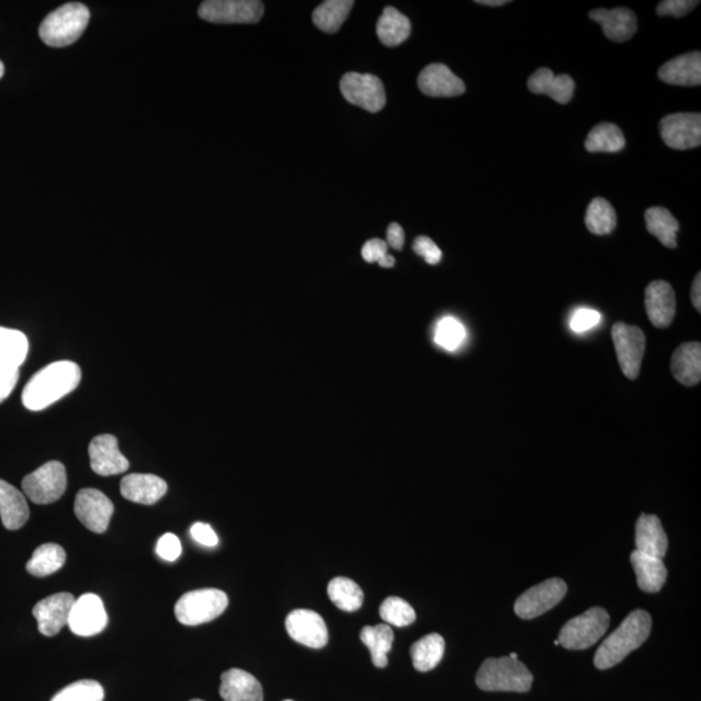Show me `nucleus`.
<instances>
[{
	"mask_svg": "<svg viewBox=\"0 0 701 701\" xmlns=\"http://www.w3.org/2000/svg\"><path fill=\"white\" fill-rule=\"evenodd\" d=\"M81 368L73 361H56L30 378L23 391V404L29 411H42L65 395L71 394L81 382Z\"/></svg>",
	"mask_w": 701,
	"mask_h": 701,
	"instance_id": "obj_1",
	"label": "nucleus"
},
{
	"mask_svg": "<svg viewBox=\"0 0 701 701\" xmlns=\"http://www.w3.org/2000/svg\"><path fill=\"white\" fill-rule=\"evenodd\" d=\"M651 628L652 618L646 611L637 609L631 612L596 651V668L605 670L620 664L629 653L646 642L650 637Z\"/></svg>",
	"mask_w": 701,
	"mask_h": 701,
	"instance_id": "obj_2",
	"label": "nucleus"
},
{
	"mask_svg": "<svg viewBox=\"0 0 701 701\" xmlns=\"http://www.w3.org/2000/svg\"><path fill=\"white\" fill-rule=\"evenodd\" d=\"M90 21L89 8L82 3H67L47 15L39 26V37L47 46L62 49L73 45Z\"/></svg>",
	"mask_w": 701,
	"mask_h": 701,
	"instance_id": "obj_3",
	"label": "nucleus"
},
{
	"mask_svg": "<svg viewBox=\"0 0 701 701\" xmlns=\"http://www.w3.org/2000/svg\"><path fill=\"white\" fill-rule=\"evenodd\" d=\"M477 686L483 691L528 692L533 674L518 659H487L478 670Z\"/></svg>",
	"mask_w": 701,
	"mask_h": 701,
	"instance_id": "obj_4",
	"label": "nucleus"
},
{
	"mask_svg": "<svg viewBox=\"0 0 701 701\" xmlns=\"http://www.w3.org/2000/svg\"><path fill=\"white\" fill-rule=\"evenodd\" d=\"M229 599L224 591L202 589L182 595L174 607L177 620L186 626L207 624L220 617L228 608Z\"/></svg>",
	"mask_w": 701,
	"mask_h": 701,
	"instance_id": "obj_5",
	"label": "nucleus"
},
{
	"mask_svg": "<svg viewBox=\"0 0 701 701\" xmlns=\"http://www.w3.org/2000/svg\"><path fill=\"white\" fill-rule=\"evenodd\" d=\"M609 624L611 618L605 609L591 608L583 615L566 622L557 640L566 650H586L603 638Z\"/></svg>",
	"mask_w": 701,
	"mask_h": 701,
	"instance_id": "obj_6",
	"label": "nucleus"
},
{
	"mask_svg": "<svg viewBox=\"0 0 701 701\" xmlns=\"http://www.w3.org/2000/svg\"><path fill=\"white\" fill-rule=\"evenodd\" d=\"M67 490V470L60 461H49L23 480L26 498L39 505L58 502Z\"/></svg>",
	"mask_w": 701,
	"mask_h": 701,
	"instance_id": "obj_7",
	"label": "nucleus"
},
{
	"mask_svg": "<svg viewBox=\"0 0 701 701\" xmlns=\"http://www.w3.org/2000/svg\"><path fill=\"white\" fill-rule=\"evenodd\" d=\"M199 17L216 24H255L264 15L259 0H207L200 4Z\"/></svg>",
	"mask_w": 701,
	"mask_h": 701,
	"instance_id": "obj_8",
	"label": "nucleus"
},
{
	"mask_svg": "<svg viewBox=\"0 0 701 701\" xmlns=\"http://www.w3.org/2000/svg\"><path fill=\"white\" fill-rule=\"evenodd\" d=\"M339 87L348 103L365 111L377 113L386 106L385 87L374 74L346 73Z\"/></svg>",
	"mask_w": 701,
	"mask_h": 701,
	"instance_id": "obj_9",
	"label": "nucleus"
},
{
	"mask_svg": "<svg viewBox=\"0 0 701 701\" xmlns=\"http://www.w3.org/2000/svg\"><path fill=\"white\" fill-rule=\"evenodd\" d=\"M568 586L560 578L547 579L539 585L531 587L517 599L516 615L522 620H533L544 615L564 599Z\"/></svg>",
	"mask_w": 701,
	"mask_h": 701,
	"instance_id": "obj_10",
	"label": "nucleus"
},
{
	"mask_svg": "<svg viewBox=\"0 0 701 701\" xmlns=\"http://www.w3.org/2000/svg\"><path fill=\"white\" fill-rule=\"evenodd\" d=\"M612 339L622 373L629 380H635L639 376L640 365L646 352V337L642 329L617 322L612 328Z\"/></svg>",
	"mask_w": 701,
	"mask_h": 701,
	"instance_id": "obj_11",
	"label": "nucleus"
},
{
	"mask_svg": "<svg viewBox=\"0 0 701 701\" xmlns=\"http://www.w3.org/2000/svg\"><path fill=\"white\" fill-rule=\"evenodd\" d=\"M661 138L673 150H691L701 145L700 113H673L660 123Z\"/></svg>",
	"mask_w": 701,
	"mask_h": 701,
	"instance_id": "obj_12",
	"label": "nucleus"
},
{
	"mask_svg": "<svg viewBox=\"0 0 701 701\" xmlns=\"http://www.w3.org/2000/svg\"><path fill=\"white\" fill-rule=\"evenodd\" d=\"M107 625L106 608L98 595L85 594L76 599L68 620L69 629L73 634L78 637H93L102 633Z\"/></svg>",
	"mask_w": 701,
	"mask_h": 701,
	"instance_id": "obj_13",
	"label": "nucleus"
},
{
	"mask_svg": "<svg viewBox=\"0 0 701 701\" xmlns=\"http://www.w3.org/2000/svg\"><path fill=\"white\" fill-rule=\"evenodd\" d=\"M113 511V503L99 490H81L74 500V513L78 520L93 533L102 534L108 529Z\"/></svg>",
	"mask_w": 701,
	"mask_h": 701,
	"instance_id": "obj_14",
	"label": "nucleus"
},
{
	"mask_svg": "<svg viewBox=\"0 0 701 701\" xmlns=\"http://www.w3.org/2000/svg\"><path fill=\"white\" fill-rule=\"evenodd\" d=\"M286 630L290 637L309 648L325 647L329 633L324 618L309 609H296L286 618Z\"/></svg>",
	"mask_w": 701,
	"mask_h": 701,
	"instance_id": "obj_15",
	"label": "nucleus"
},
{
	"mask_svg": "<svg viewBox=\"0 0 701 701\" xmlns=\"http://www.w3.org/2000/svg\"><path fill=\"white\" fill-rule=\"evenodd\" d=\"M76 598L69 592H59L41 600L33 608V615L38 622L39 633L45 637H55L68 625L69 613Z\"/></svg>",
	"mask_w": 701,
	"mask_h": 701,
	"instance_id": "obj_16",
	"label": "nucleus"
},
{
	"mask_svg": "<svg viewBox=\"0 0 701 701\" xmlns=\"http://www.w3.org/2000/svg\"><path fill=\"white\" fill-rule=\"evenodd\" d=\"M91 469L99 476L110 477L125 473L129 461L121 454L117 438L111 434L95 437L89 446Z\"/></svg>",
	"mask_w": 701,
	"mask_h": 701,
	"instance_id": "obj_17",
	"label": "nucleus"
},
{
	"mask_svg": "<svg viewBox=\"0 0 701 701\" xmlns=\"http://www.w3.org/2000/svg\"><path fill=\"white\" fill-rule=\"evenodd\" d=\"M422 94L433 98H454L465 93L464 82L444 64H430L419 76Z\"/></svg>",
	"mask_w": 701,
	"mask_h": 701,
	"instance_id": "obj_18",
	"label": "nucleus"
},
{
	"mask_svg": "<svg viewBox=\"0 0 701 701\" xmlns=\"http://www.w3.org/2000/svg\"><path fill=\"white\" fill-rule=\"evenodd\" d=\"M646 311L648 319L656 328H668L677 311L676 294L665 281H653L646 289Z\"/></svg>",
	"mask_w": 701,
	"mask_h": 701,
	"instance_id": "obj_19",
	"label": "nucleus"
},
{
	"mask_svg": "<svg viewBox=\"0 0 701 701\" xmlns=\"http://www.w3.org/2000/svg\"><path fill=\"white\" fill-rule=\"evenodd\" d=\"M590 19L602 25L605 37L613 42H626L634 37L638 30L637 15L629 8L618 7L613 10H594Z\"/></svg>",
	"mask_w": 701,
	"mask_h": 701,
	"instance_id": "obj_20",
	"label": "nucleus"
},
{
	"mask_svg": "<svg viewBox=\"0 0 701 701\" xmlns=\"http://www.w3.org/2000/svg\"><path fill=\"white\" fill-rule=\"evenodd\" d=\"M121 494L130 502L152 505L158 503L168 491L167 482L155 474H129L120 485Z\"/></svg>",
	"mask_w": 701,
	"mask_h": 701,
	"instance_id": "obj_21",
	"label": "nucleus"
},
{
	"mask_svg": "<svg viewBox=\"0 0 701 701\" xmlns=\"http://www.w3.org/2000/svg\"><path fill=\"white\" fill-rule=\"evenodd\" d=\"M221 698L225 701H263L260 682L242 669H230L221 676Z\"/></svg>",
	"mask_w": 701,
	"mask_h": 701,
	"instance_id": "obj_22",
	"label": "nucleus"
},
{
	"mask_svg": "<svg viewBox=\"0 0 701 701\" xmlns=\"http://www.w3.org/2000/svg\"><path fill=\"white\" fill-rule=\"evenodd\" d=\"M659 78L665 84L676 86L701 85V54L690 52L669 60L660 68Z\"/></svg>",
	"mask_w": 701,
	"mask_h": 701,
	"instance_id": "obj_23",
	"label": "nucleus"
},
{
	"mask_svg": "<svg viewBox=\"0 0 701 701\" xmlns=\"http://www.w3.org/2000/svg\"><path fill=\"white\" fill-rule=\"evenodd\" d=\"M635 544L637 551L643 554L664 559L668 552V537L659 517L653 515H640L635 528Z\"/></svg>",
	"mask_w": 701,
	"mask_h": 701,
	"instance_id": "obj_24",
	"label": "nucleus"
},
{
	"mask_svg": "<svg viewBox=\"0 0 701 701\" xmlns=\"http://www.w3.org/2000/svg\"><path fill=\"white\" fill-rule=\"evenodd\" d=\"M528 87L531 93L548 95L555 102L566 104L572 100L576 84H574L573 78L568 76V74L555 76L550 69L539 68L529 78Z\"/></svg>",
	"mask_w": 701,
	"mask_h": 701,
	"instance_id": "obj_25",
	"label": "nucleus"
},
{
	"mask_svg": "<svg viewBox=\"0 0 701 701\" xmlns=\"http://www.w3.org/2000/svg\"><path fill=\"white\" fill-rule=\"evenodd\" d=\"M29 516V505L23 492L0 480V518L4 528L19 530L28 522Z\"/></svg>",
	"mask_w": 701,
	"mask_h": 701,
	"instance_id": "obj_26",
	"label": "nucleus"
},
{
	"mask_svg": "<svg viewBox=\"0 0 701 701\" xmlns=\"http://www.w3.org/2000/svg\"><path fill=\"white\" fill-rule=\"evenodd\" d=\"M630 561L633 564L635 574H637L640 590L655 594L663 589L666 577H668V570H666L663 559H657V557L635 550L630 555Z\"/></svg>",
	"mask_w": 701,
	"mask_h": 701,
	"instance_id": "obj_27",
	"label": "nucleus"
},
{
	"mask_svg": "<svg viewBox=\"0 0 701 701\" xmlns=\"http://www.w3.org/2000/svg\"><path fill=\"white\" fill-rule=\"evenodd\" d=\"M672 373L679 383L695 386L701 380V346L699 342L679 346L672 357Z\"/></svg>",
	"mask_w": 701,
	"mask_h": 701,
	"instance_id": "obj_28",
	"label": "nucleus"
},
{
	"mask_svg": "<svg viewBox=\"0 0 701 701\" xmlns=\"http://www.w3.org/2000/svg\"><path fill=\"white\" fill-rule=\"evenodd\" d=\"M411 30V21L394 7H386L377 23L378 39L386 47L402 45L407 41Z\"/></svg>",
	"mask_w": 701,
	"mask_h": 701,
	"instance_id": "obj_29",
	"label": "nucleus"
},
{
	"mask_svg": "<svg viewBox=\"0 0 701 701\" xmlns=\"http://www.w3.org/2000/svg\"><path fill=\"white\" fill-rule=\"evenodd\" d=\"M65 560L67 554L62 546L56 543L42 544L33 552L32 559L26 564V570L38 578L51 576L63 568Z\"/></svg>",
	"mask_w": 701,
	"mask_h": 701,
	"instance_id": "obj_30",
	"label": "nucleus"
},
{
	"mask_svg": "<svg viewBox=\"0 0 701 701\" xmlns=\"http://www.w3.org/2000/svg\"><path fill=\"white\" fill-rule=\"evenodd\" d=\"M355 6L352 0H326L313 11V23L325 33H337Z\"/></svg>",
	"mask_w": 701,
	"mask_h": 701,
	"instance_id": "obj_31",
	"label": "nucleus"
},
{
	"mask_svg": "<svg viewBox=\"0 0 701 701\" xmlns=\"http://www.w3.org/2000/svg\"><path fill=\"white\" fill-rule=\"evenodd\" d=\"M361 642L369 648L373 664L377 668H386L387 655L393 648L394 633L389 625L365 626L360 633Z\"/></svg>",
	"mask_w": 701,
	"mask_h": 701,
	"instance_id": "obj_32",
	"label": "nucleus"
},
{
	"mask_svg": "<svg viewBox=\"0 0 701 701\" xmlns=\"http://www.w3.org/2000/svg\"><path fill=\"white\" fill-rule=\"evenodd\" d=\"M444 639L439 634H429L417 640L411 647L413 666L421 673L430 672L441 663L444 655Z\"/></svg>",
	"mask_w": 701,
	"mask_h": 701,
	"instance_id": "obj_33",
	"label": "nucleus"
},
{
	"mask_svg": "<svg viewBox=\"0 0 701 701\" xmlns=\"http://www.w3.org/2000/svg\"><path fill=\"white\" fill-rule=\"evenodd\" d=\"M29 352L28 338L19 330L0 326V365L20 368Z\"/></svg>",
	"mask_w": 701,
	"mask_h": 701,
	"instance_id": "obj_34",
	"label": "nucleus"
},
{
	"mask_svg": "<svg viewBox=\"0 0 701 701\" xmlns=\"http://www.w3.org/2000/svg\"><path fill=\"white\" fill-rule=\"evenodd\" d=\"M647 230L653 237L659 239L665 247L677 248L679 224L676 217L666 208L652 207L646 211Z\"/></svg>",
	"mask_w": 701,
	"mask_h": 701,
	"instance_id": "obj_35",
	"label": "nucleus"
},
{
	"mask_svg": "<svg viewBox=\"0 0 701 701\" xmlns=\"http://www.w3.org/2000/svg\"><path fill=\"white\" fill-rule=\"evenodd\" d=\"M624 133L617 125L603 123L596 125L586 138L585 147L589 152H618L624 150Z\"/></svg>",
	"mask_w": 701,
	"mask_h": 701,
	"instance_id": "obj_36",
	"label": "nucleus"
},
{
	"mask_svg": "<svg viewBox=\"0 0 701 701\" xmlns=\"http://www.w3.org/2000/svg\"><path fill=\"white\" fill-rule=\"evenodd\" d=\"M328 595L339 609L345 612H355L364 602V592L354 581L345 577H337L329 582Z\"/></svg>",
	"mask_w": 701,
	"mask_h": 701,
	"instance_id": "obj_37",
	"label": "nucleus"
},
{
	"mask_svg": "<svg viewBox=\"0 0 701 701\" xmlns=\"http://www.w3.org/2000/svg\"><path fill=\"white\" fill-rule=\"evenodd\" d=\"M617 216L612 204L603 198H595L586 212V226L592 234L607 235L616 229Z\"/></svg>",
	"mask_w": 701,
	"mask_h": 701,
	"instance_id": "obj_38",
	"label": "nucleus"
},
{
	"mask_svg": "<svg viewBox=\"0 0 701 701\" xmlns=\"http://www.w3.org/2000/svg\"><path fill=\"white\" fill-rule=\"evenodd\" d=\"M380 616L383 621L396 628L412 625L416 621V612L411 604L398 596H390L382 603Z\"/></svg>",
	"mask_w": 701,
	"mask_h": 701,
	"instance_id": "obj_39",
	"label": "nucleus"
},
{
	"mask_svg": "<svg viewBox=\"0 0 701 701\" xmlns=\"http://www.w3.org/2000/svg\"><path fill=\"white\" fill-rule=\"evenodd\" d=\"M104 690L100 683L85 679L65 687L51 701H103Z\"/></svg>",
	"mask_w": 701,
	"mask_h": 701,
	"instance_id": "obj_40",
	"label": "nucleus"
},
{
	"mask_svg": "<svg viewBox=\"0 0 701 701\" xmlns=\"http://www.w3.org/2000/svg\"><path fill=\"white\" fill-rule=\"evenodd\" d=\"M465 328L460 321L454 317H444L437 324L434 341L439 347L447 351H455L465 339Z\"/></svg>",
	"mask_w": 701,
	"mask_h": 701,
	"instance_id": "obj_41",
	"label": "nucleus"
},
{
	"mask_svg": "<svg viewBox=\"0 0 701 701\" xmlns=\"http://www.w3.org/2000/svg\"><path fill=\"white\" fill-rule=\"evenodd\" d=\"M602 320V315L598 311L589 308H579L573 313L570 320V328L576 333H585L587 330L595 328Z\"/></svg>",
	"mask_w": 701,
	"mask_h": 701,
	"instance_id": "obj_42",
	"label": "nucleus"
},
{
	"mask_svg": "<svg viewBox=\"0 0 701 701\" xmlns=\"http://www.w3.org/2000/svg\"><path fill=\"white\" fill-rule=\"evenodd\" d=\"M699 4L700 2H695V0H664L657 6L656 12L661 17H683L694 11Z\"/></svg>",
	"mask_w": 701,
	"mask_h": 701,
	"instance_id": "obj_43",
	"label": "nucleus"
},
{
	"mask_svg": "<svg viewBox=\"0 0 701 701\" xmlns=\"http://www.w3.org/2000/svg\"><path fill=\"white\" fill-rule=\"evenodd\" d=\"M413 251L424 258L429 265H437L442 260V251L429 237H424V235L417 237L416 241L413 242Z\"/></svg>",
	"mask_w": 701,
	"mask_h": 701,
	"instance_id": "obj_44",
	"label": "nucleus"
},
{
	"mask_svg": "<svg viewBox=\"0 0 701 701\" xmlns=\"http://www.w3.org/2000/svg\"><path fill=\"white\" fill-rule=\"evenodd\" d=\"M156 552L165 561H176L182 554V546L180 539L172 533L164 534L159 539Z\"/></svg>",
	"mask_w": 701,
	"mask_h": 701,
	"instance_id": "obj_45",
	"label": "nucleus"
},
{
	"mask_svg": "<svg viewBox=\"0 0 701 701\" xmlns=\"http://www.w3.org/2000/svg\"><path fill=\"white\" fill-rule=\"evenodd\" d=\"M19 369L0 365V403H3L15 389L20 377Z\"/></svg>",
	"mask_w": 701,
	"mask_h": 701,
	"instance_id": "obj_46",
	"label": "nucleus"
},
{
	"mask_svg": "<svg viewBox=\"0 0 701 701\" xmlns=\"http://www.w3.org/2000/svg\"><path fill=\"white\" fill-rule=\"evenodd\" d=\"M387 250H389V246H387L385 241H382L380 238H373L365 243L363 250H361V255H363V259L367 263H378L383 256L387 255Z\"/></svg>",
	"mask_w": 701,
	"mask_h": 701,
	"instance_id": "obj_47",
	"label": "nucleus"
},
{
	"mask_svg": "<svg viewBox=\"0 0 701 701\" xmlns=\"http://www.w3.org/2000/svg\"><path fill=\"white\" fill-rule=\"evenodd\" d=\"M191 535H193L195 541L206 547H216L219 544V538H217L215 530L210 525L204 524V522H197V524L191 526Z\"/></svg>",
	"mask_w": 701,
	"mask_h": 701,
	"instance_id": "obj_48",
	"label": "nucleus"
},
{
	"mask_svg": "<svg viewBox=\"0 0 701 701\" xmlns=\"http://www.w3.org/2000/svg\"><path fill=\"white\" fill-rule=\"evenodd\" d=\"M404 239H406V235H404L402 226L398 222H391L387 228V246L393 247L396 251L403 250Z\"/></svg>",
	"mask_w": 701,
	"mask_h": 701,
	"instance_id": "obj_49",
	"label": "nucleus"
},
{
	"mask_svg": "<svg viewBox=\"0 0 701 701\" xmlns=\"http://www.w3.org/2000/svg\"><path fill=\"white\" fill-rule=\"evenodd\" d=\"M691 300L692 304L696 308V311L701 312V274L695 277L694 283H692L691 290Z\"/></svg>",
	"mask_w": 701,
	"mask_h": 701,
	"instance_id": "obj_50",
	"label": "nucleus"
},
{
	"mask_svg": "<svg viewBox=\"0 0 701 701\" xmlns=\"http://www.w3.org/2000/svg\"><path fill=\"white\" fill-rule=\"evenodd\" d=\"M478 4H481V6H487V7H502L505 6V4H508V0H477Z\"/></svg>",
	"mask_w": 701,
	"mask_h": 701,
	"instance_id": "obj_51",
	"label": "nucleus"
},
{
	"mask_svg": "<svg viewBox=\"0 0 701 701\" xmlns=\"http://www.w3.org/2000/svg\"><path fill=\"white\" fill-rule=\"evenodd\" d=\"M378 264H380L382 268H393L395 265V259L393 256L387 254L386 256H383L380 261H378Z\"/></svg>",
	"mask_w": 701,
	"mask_h": 701,
	"instance_id": "obj_52",
	"label": "nucleus"
},
{
	"mask_svg": "<svg viewBox=\"0 0 701 701\" xmlns=\"http://www.w3.org/2000/svg\"><path fill=\"white\" fill-rule=\"evenodd\" d=\"M3 74H4V65L2 62H0V78L3 77Z\"/></svg>",
	"mask_w": 701,
	"mask_h": 701,
	"instance_id": "obj_53",
	"label": "nucleus"
},
{
	"mask_svg": "<svg viewBox=\"0 0 701 701\" xmlns=\"http://www.w3.org/2000/svg\"><path fill=\"white\" fill-rule=\"evenodd\" d=\"M509 657H511V659H517V655L515 652L511 653V655H509Z\"/></svg>",
	"mask_w": 701,
	"mask_h": 701,
	"instance_id": "obj_54",
	"label": "nucleus"
},
{
	"mask_svg": "<svg viewBox=\"0 0 701 701\" xmlns=\"http://www.w3.org/2000/svg\"><path fill=\"white\" fill-rule=\"evenodd\" d=\"M191 701H203V700H200V699H194V700H191Z\"/></svg>",
	"mask_w": 701,
	"mask_h": 701,
	"instance_id": "obj_55",
	"label": "nucleus"
},
{
	"mask_svg": "<svg viewBox=\"0 0 701 701\" xmlns=\"http://www.w3.org/2000/svg\"><path fill=\"white\" fill-rule=\"evenodd\" d=\"M285 701H293V700H285Z\"/></svg>",
	"mask_w": 701,
	"mask_h": 701,
	"instance_id": "obj_56",
	"label": "nucleus"
}]
</instances>
